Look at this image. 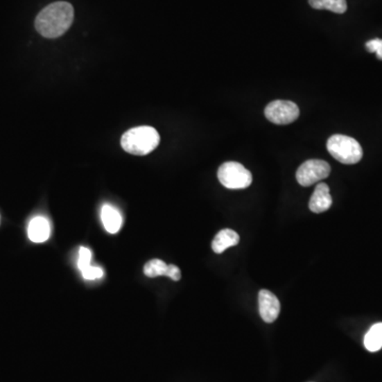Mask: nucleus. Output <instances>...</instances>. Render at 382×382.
I'll list each match as a JSON object with an SVG mask.
<instances>
[{"mask_svg":"<svg viewBox=\"0 0 382 382\" xmlns=\"http://www.w3.org/2000/svg\"><path fill=\"white\" fill-rule=\"evenodd\" d=\"M168 277L172 279V281H179L181 279V270L175 265H169V274Z\"/></svg>","mask_w":382,"mask_h":382,"instance_id":"a211bd4d","label":"nucleus"},{"mask_svg":"<svg viewBox=\"0 0 382 382\" xmlns=\"http://www.w3.org/2000/svg\"><path fill=\"white\" fill-rule=\"evenodd\" d=\"M161 137L152 127H137L125 132L121 138V146L128 153L146 155L156 149Z\"/></svg>","mask_w":382,"mask_h":382,"instance_id":"f03ea898","label":"nucleus"},{"mask_svg":"<svg viewBox=\"0 0 382 382\" xmlns=\"http://www.w3.org/2000/svg\"><path fill=\"white\" fill-rule=\"evenodd\" d=\"M239 241V235L235 231L229 229H222L216 235L215 239L211 243V248L216 254H221L229 248L238 245Z\"/></svg>","mask_w":382,"mask_h":382,"instance_id":"9d476101","label":"nucleus"},{"mask_svg":"<svg viewBox=\"0 0 382 382\" xmlns=\"http://www.w3.org/2000/svg\"><path fill=\"white\" fill-rule=\"evenodd\" d=\"M329 164L321 159H309L299 166L297 171V180L304 187L313 185L331 175Z\"/></svg>","mask_w":382,"mask_h":382,"instance_id":"423d86ee","label":"nucleus"},{"mask_svg":"<svg viewBox=\"0 0 382 382\" xmlns=\"http://www.w3.org/2000/svg\"><path fill=\"white\" fill-rule=\"evenodd\" d=\"M259 315L266 323H273L279 318L281 312V303L275 294L269 290H261L258 294Z\"/></svg>","mask_w":382,"mask_h":382,"instance_id":"0eeeda50","label":"nucleus"},{"mask_svg":"<svg viewBox=\"0 0 382 382\" xmlns=\"http://www.w3.org/2000/svg\"><path fill=\"white\" fill-rule=\"evenodd\" d=\"M101 220L104 229H107L110 234L118 233L121 227V224H123V218L119 211L109 204H105L102 207Z\"/></svg>","mask_w":382,"mask_h":382,"instance_id":"9b49d317","label":"nucleus"},{"mask_svg":"<svg viewBox=\"0 0 382 382\" xmlns=\"http://www.w3.org/2000/svg\"><path fill=\"white\" fill-rule=\"evenodd\" d=\"M327 150L333 159L345 165L359 163L363 156L361 146L355 138L340 134L328 139Z\"/></svg>","mask_w":382,"mask_h":382,"instance_id":"7ed1b4c3","label":"nucleus"},{"mask_svg":"<svg viewBox=\"0 0 382 382\" xmlns=\"http://www.w3.org/2000/svg\"><path fill=\"white\" fill-rule=\"evenodd\" d=\"M49 221L44 217H35L30 221L29 227H28V236L32 242L35 243H42V242L47 241L50 237Z\"/></svg>","mask_w":382,"mask_h":382,"instance_id":"1a4fd4ad","label":"nucleus"},{"mask_svg":"<svg viewBox=\"0 0 382 382\" xmlns=\"http://www.w3.org/2000/svg\"><path fill=\"white\" fill-rule=\"evenodd\" d=\"M313 9L328 10L333 13L343 14L347 10L346 0H309Z\"/></svg>","mask_w":382,"mask_h":382,"instance_id":"ddd939ff","label":"nucleus"},{"mask_svg":"<svg viewBox=\"0 0 382 382\" xmlns=\"http://www.w3.org/2000/svg\"><path fill=\"white\" fill-rule=\"evenodd\" d=\"M333 204V198L327 184L321 183L315 187L309 201V208L312 213L321 214L328 211Z\"/></svg>","mask_w":382,"mask_h":382,"instance_id":"6e6552de","label":"nucleus"},{"mask_svg":"<svg viewBox=\"0 0 382 382\" xmlns=\"http://www.w3.org/2000/svg\"><path fill=\"white\" fill-rule=\"evenodd\" d=\"M367 49L370 52H375L378 59L382 60V40L374 39L367 43Z\"/></svg>","mask_w":382,"mask_h":382,"instance_id":"f3484780","label":"nucleus"},{"mask_svg":"<svg viewBox=\"0 0 382 382\" xmlns=\"http://www.w3.org/2000/svg\"><path fill=\"white\" fill-rule=\"evenodd\" d=\"M81 273L83 279H87V281H95V279H102L104 272L101 268L94 267L91 265L89 267L82 270Z\"/></svg>","mask_w":382,"mask_h":382,"instance_id":"2eb2a0df","label":"nucleus"},{"mask_svg":"<svg viewBox=\"0 0 382 382\" xmlns=\"http://www.w3.org/2000/svg\"><path fill=\"white\" fill-rule=\"evenodd\" d=\"M144 273L148 277H157V276H168L169 274V265L164 263L161 259H152L146 263L144 268Z\"/></svg>","mask_w":382,"mask_h":382,"instance_id":"4468645a","label":"nucleus"},{"mask_svg":"<svg viewBox=\"0 0 382 382\" xmlns=\"http://www.w3.org/2000/svg\"><path fill=\"white\" fill-rule=\"evenodd\" d=\"M218 179L224 187L229 189H245L253 181L251 172L236 162L224 163L218 170Z\"/></svg>","mask_w":382,"mask_h":382,"instance_id":"20e7f679","label":"nucleus"},{"mask_svg":"<svg viewBox=\"0 0 382 382\" xmlns=\"http://www.w3.org/2000/svg\"><path fill=\"white\" fill-rule=\"evenodd\" d=\"M364 346L371 353H376L382 349V323H377L370 328L364 337Z\"/></svg>","mask_w":382,"mask_h":382,"instance_id":"f8f14e48","label":"nucleus"},{"mask_svg":"<svg viewBox=\"0 0 382 382\" xmlns=\"http://www.w3.org/2000/svg\"><path fill=\"white\" fill-rule=\"evenodd\" d=\"M73 17V6L65 1H58L40 12L35 19V28L42 37L57 39L71 28Z\"/></svg>","mask_w":382,"mask_h":382,"instance_id":"f257e3e1","label":"nucleus"},{"mask_svg":"<svg viewBox=\"0 0 382 382\" xmlns=\"http://www.w3.org/2000/svg\"><path fill=\"white\" fill-rule=\"evenodd\" d=\"M266 117L275 125H289L299 118V109L297 104L287 100H275L268 104Z\"/></svg>","mask_w":382,"mask_h":382,"instance_id":"39448f33","label":"nucleus"},{"mask_svg":"<svg viewBox=\"0 0 382 382\" xmlns=\"http://www.w3.org/2000/svg\"><path fill=\"white\" fill-rule=\"evenodd\" d=\"M92 256H93V254H92L91 250L87 249V248L82 247L80 249L79 259H78V268H79L80 271L91 266Z\"/></svg>","mask_w":382,"mask_h":382,"instance_id":"dca6fc26","label":"nucleus"}]
</instances>
